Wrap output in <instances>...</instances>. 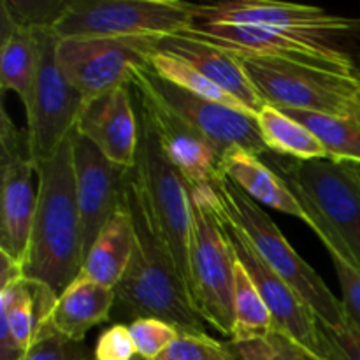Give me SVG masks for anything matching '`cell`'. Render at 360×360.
Listing matches in <instances>:
<instances>
[{"label": "cell", "mask_w": 360, "mask_h": 360, "mask_svg": "<svg viewBox=\"0 0 360 360\" xmlns=\"http://www.w3.org/2000/svg\"><path fill=\"white\" fill-rule=\"evenodd\" d=\"M125 204L132 217L136 245L129 267L115 287L111 320L129 326L139 319H160L181 333L204 334V320L190 301L134 169L127 185Z\"/></svg>", "instance_id": "obj_1"}, {"label": "cell", "mask_w": 360, "mask_h": 360, "mask_svg": "<svg viewBox=\"0 0 360 360\" xmlns=\"http://www.w3.org/2000/svg\"><path fill=\"white\" fill-rule=\"evenodd\" d=\"M37 206L25 260L23 278L46 285L56 297L83 273L84 246L74 181L72 136L58 153L35 167Z\"/></svg>", "instance_id": "obj_2"}, {"label": "cell", "mask_w": 360, "mask_h": 360, "mask_svg": "<svg viewBox=\"0 0 360 360\" xmlns=\"http://www.w3.org/2000/svg\"><path fill=\"white\" fill-rule=\"evenodd\" d=\"M269 165L285 179L313 221L326 248L360 271V172L357 164L301 162L267 153Z\"/></svg>", "instance_id": "obj_3"}, {"label": "cell", "mask_w": 360, "mask_h": 360, "mask_svg": "<svg viewBox=\"0 0 360 360\" xmlns=\"http://www.w3.org/2000/svg\"><path fill=\"white\" fill-rule=\"evenodd\" d=\"M211 186L225 220L243 232L260 259L301 295L316 319L327 326L343 322L347 313L341 299L329 290L316 271L292 248L269 214L225 176H220Z\"/></svg>", "instance_id": "obj_4"}, {"label": "cell", "mask_w": 360, "mask_h": 360, "mask_svg": "<svg viewBox=\"0 0 360 360\" xmlns=\"http://www.w3.org/2000/svg\"><path fill=\"white\" fill-rule=\"evenodd\" d=\"M188 193L192 206L190 299L204 322L231 338L234 327V250L225 234L213 186L188 185Z\"/></svg>", "instance_id": "obj_5"}, {"label": "cell", "mask_w": 360, "mask_h": 360, "mask_svg": "<svg viewBox=\"0 0 360 360\" xmlns=\"http://www.w3.org/2000/svg\"><path fill=\"white\" fill-rule=\"evenodd\" d=\"M236 56L266 105L281 111L360 118V72H334L264 56Z\"/></svg>", "instance_id": "obj_6"}, {"label": "cell", "mask_w": 360, "mask_h": 360, "mask_svg": "<svg viewBox=\"0 0 360 360\" xmlns=\"http://www.w3.org/2000/svg\"><path fill=\"white\" fill-rule=\"evenodd\" d=\"M193 25V4L178 0H67L56 39L167 37Z\"/></svg>", "instance_id": "obj_7"}, {"label": "cell", "mask_w": 360, "mask_h": 360, "mask_svg": "<svg viewBox=\"0 0 360 360\" xmlns=\"http://www.w3.org/2000/svg\"><path fill=\"white\" fill-rule=\"evenodd\" d=\"M179 35L227 49L239 56L288 60L334 72H360V65L343 41L320 35L274 27L221 23H193L179 32Z\"/></svg>", "instance_id": "obj_8"}, {"label": "cell", "mask_w": 360, "mask_h": 360, "mask_svg": "<svg viewBox=\"0 0 360 360\" xmlns=\"http://www.w3.org/2000/svg\"><path fill=\"white\" fill-rule=\"evenodd\" d=\"M139 144L134 174L141 183L148 204L171 252L179 276L190 295V232L192 206L186 179L169 162L148 120L137 111ZM192 301V299H190Z\"/></svg>", "instance_id": "obj_9"}, {"label": "cell", "mask_w": 360, "mask_h": 360, "mask_svg": "<svg viewBox=\"0 0 360 360\" xmlns=\"http://www.w3.org/2000/svg\"><path fill=\"white\" fill-rule=\"evenodd\" d=\"M56 35L39 34V62L27 111V137L35 167L58 153L76 130L88 98L69 83L56 62Z\"/></svg>", "instance_id": "obj_10"}, {"label": "cell", "mask_w": 360, "mask_h": 360, "mask_svg": "<svg viewBox=\"0 0 360 360\" xmlns=\"http://www.w3.org/2000/svg\"><path fill=\"white\" fill-rule=\"evenodd\" d=\"M162 37L56 39V62L69 83L86 98L130 84L134 72L150 67Z\"/></svg>", "instance_id": "obj_11"}, {"label": "cell", "mask_w": 360, "mask_h": 360, "mask_svg": "<svg viewBox=\"0 0 360 360\" xmlns=\"http://www.w3.org/2000/svg\"><path fill=\"white\" fill-rule=\"evenodd\" d=\"M130 86L153 95L197 132L202 134L218 151L220 160L232 148H241L257 157L271 153L262 139L257 116L252 112L188 94L158 76L151 67L137 69L130 79Z\"/></svg>", "instance_id": "obj_12"}, {"label": "cell", "mask_w": 360, "mask_h": 360, "mask_svg": "<svg viewBox=\"0 0 360 360\" xmlns=\"http://www.w3.org/2000/svg\"><path fill=\"white\" fill-rule=\"evenodd\" d=\"M0 253H6L21 266L37 206V188L32 183L35 164L28 148L27 130L16 129L6 111H2L0 123Z\"/></svg>", "instance_id": "obj_13"}, {"label": "cell", "mask_w": 360, "mask_h": 360, "mask_svg": "<svg viewBox=\"0 0 360 360\" xmlns=\"http://www.w3.org/2000/svg\"><path fill=\"white\" fill-rule=\"evenodd\" d=\"M193 23L274 27L343 42L360 32V20L333 14L320 7L269 0L193 4Z\"/></svg>", "instance_id": "obj_14"}, {"label": "cell", "mask_w": 360, "mask_h": 360, "mask_svg": "<svg viewBox=\"0 0 360 360\" xmlns=\"http://www.w3.org/2000/svg\"><path fill=\"white\" fill-rule=\"evenodd\" d=\"M72 160L76 199L79 210L84 257L109 218L125 199L130 171L109 160L97 146L72 132Z\"/></svg>", "instance_id": "obj_15"}, {"label": "cell", "mask_w": 360, "mask_h": 360, "mask_svg": "<svg viewBox=\"0 0 360 360\" xmlns=\"http://www.w3.org/2000/svg\"><path fill=\"white\" fill-rule=\"evenodd\" d=\"M0 257V360H23L58 297L23 278L20 264L6 253Z\"/></svg>", "instance_id": "obj_16"}, {"label": "cell", "mask_w": 360, "mask_h": 360, "mask_svg": "<svg viewBox=\"0 0 360 360\" xmlns=\"http://www.w3.org/2000/svg\"><path fill=\"white\" fill-rule=\"evenodd\" d=\"M134 105L148 120L165 157L192 186H211L221 176L213 144L158 98L130 86Z\"/></svg>", "instance_id": "obj_17"}, {"label": "cell", "mask_w": 360, "mask_h": 360, "mask_svg": "<svg viewBox=\"0 0 360 360\" xmlns=\"http://www.w3.org/2000/svg\"><path fill=\"white\" fill-rule=\"evenodd\" d=\"M220 210V207H218ZM221 214V213H220ZM224 218V229L231 241L232 250L239 262L245 266L252 278L253 285L259 290L260 297L266 302L267 309L271 311L274 320V327L283 330L285 334L297 341L299 345L311 352L319 359V319L313 313V309L302 301L301 295L281 280L266 262L259 257V253L253 250L248 239L239 232L231 221Z\"/></svg>", "instance_id": "obj_18"}, {"label": "cell", "mask_w": 360, "mask_h": 360, "mask_svg": "<svg viewBox=\"0 0 360 360\" xmlns=\"http://www.w3.org/2000/svg\"><path fill=\"white\" fill-rule=\"evenodd\" d=\"M76 132L97 146L111 162L134 169L139 122L129 84L88 98L77 120Z\"/></svg>", "instance_id": "obj_19"}, {"label": "cell", "mask_w": 360, "mask_h": 360, "mask_svg": "<svg viewBox=\"0 0 360 360\" xmlns=\"http://www.w3.org/2000/svg\"><path fill=\"white\" fill-rule=\"evenodd\" d=\"M157 49L192 65L217 86L227 91L243 109L252 112L253 116L266 108V102L257 94L241 60L234 53L179 34L162 37Z\"/></svg>", "instance_id": "obj_20"}, {"label": "cell", "mask_w": 360, "mask_h": 360, "mask_svg": "<svg viewBox=\"0 0 360 360\" xmlns=\"http://www.w3.org/2000/svg\"><path fill=\"white\" fill-rule=\"evenodd\" d=\"M220 172L255 202L299 218L306 225L313 227L311 218L306 213L290 186L269 164L260 160L257 155L241 148H232L221 157Z\"/></svg>", "instance_id": "obj_21"}, {"label": "cell", "mask_w": 360, "mask_h": 360, "mask_svg": "<svg viewBox=\"0 0 360 360\" xmlns=\"http://www.w3.org/2000/svg\"><path fill=\"white\" fill-rule=\"evenodd\" d=\"M115 301V288L104 287L81 273L56 299L46 323L60 336L83 343L94 327L111 322Z\"/></svg>", "instance_id": "obj_22"}, {"label": "cell", "mask_w": 360, "mask_h": 360, "mask_svg": "<svg viewBox=\"0 0 360 360\" xmlns=\"http://www.w3.org/2000/svg\"><path fill=\"white\" fill-rule=\"evenodd\" d=\"M136 245L132 217L125 199L84 257L83 274L104 287L115 288L129 267Z\"/></svg>", "instance_id": "obj_23"}, {"label": "cell", "mask_w": 360, "mask_h": 360, "mask_svg": "<svg viewBox=\"0 0 360 360\" xmlns=\"http://www.w3.org/2000/svg\"><path fill=\"white\" fill-rule=\"evenodd\" d=\"M41 32L18 27L2 16L0 83H2V91H14L21 98L25 108L30 102L35 74H37Z\"/></svg>", "instance_id": "obj_24"}, {"label": "cell", "mask_w": 360, "mask_h": 360, "mask_svg": "<svg viewBox=\"0 0 360 360\" xmlns=\"http://www.w3.org/2000/svg\"><path fill=\"white\" fill-rule=\"evenodd\" d=\"M257 122L264 143L271 153L301 162L327 158V151L319 137L281 109L266 105L257 115Z\"/></svg>", "instance_id": "obj_25"}, {"label": "cell", "mask_w": 360, "mask_h": 360, "mask_svg": "<svg viewBox=\"0 0 360 360\" xmlns=\"http://www.w3.org/2000/svg\"><path fill=\"white\" fill-rule=\"evenodd\" d=\"M283 112L301 122L319 137L329 160L360 165V118H338L301 111Z\"/></svg>", "instance_id": "obj_26"}, {"label": "cell", "mask_w": 360, "mask_h": 360, "mask_svg": "<svg viewBox=\"0 0 360 360\" xmlns=\"http://www.w3.org/2000/svg\"><path fill=\"white\" fill-rule=\"evenodd\" d=\"M232 311H234V327H232L231 336L232 341L248 340V338L260 336V334H266L271 329H274L273 315L267 309L266 302L260 297L248 271L239 262L238 257H236Z\"/></svg>", "instance_id": "obj_27"}, {"label": "cell", "mask_w": 360, "mask_h": 360, "mask_svg": "<svg viewBox=\"0 0 360 360\" xmlns=\"http://www.w3.org/2000/svg\"><path fill=\"white\" fill-rule=\"evenodd\" d=\"M150 67L158 74L160 77H164L169 83L176 84L181 90L188 91V94L197 95L200 98H206V101L218 102V104L231 105V108L243 109L238 104V101L231 97L227 91L221 90L220 86L213 83V81L207 79L204 74H200L199 70L193 69L192 65H188L183 60L176 58V56L169 55L164 51H155V55L151 56ZM246 111V109H243Z\"/></svg>", "instance_id": "obj_28"}, {"label": "cell", "mask_w": 360, "mask_h": 360, "mask_svg": "<svg viewBox=\"0 0 360 360\" xmlns=\"http://www.w3.org/2000/svg\"><path fill=\"white\" fill-rule=\"evenodd\" d=\"M238 360H319L280 329L248 340L227 341Z\"/></svg>", "instance_id": "obj_29"}, {"label": "cell", "mask_w": 360, "mask_h": 360, "mask_svg": "<svg viewBox=\"0 0 360 360\" xmlns=\"http://www.w3.org/2000/svg\"><path fill=\"white\" fill-rule=\"evenodd\" d=\"M319 360H360V323L347 315L338 326L319 320Z\"/></svg>", "instance_id": "obj_30"}, {"label": "cell", "mask_w": 360, "mask_h": 360, "mask_svg": "<svg viewBox=\"0 0 360 360\" xmlns=\"http://www.w3.org/2000/svg\"><path fill=\"white\" fill-rule=\"evenodd\" d=\"M136 352L146 360H157L178 340L181 330L160 319H139L129 323Z\"/></svg>", "instance_id": "obj_31"}, {"label": "cell", "mask_w": 360, "mask_h": 360, "mask_svg": "<svg viewBox=\"0 0 360 360\" xmlns=\"http://www.w3.org/2000/svg\"><path fill=\"white\" fill-rule=\"evenodd\" d=\"M67 2H21L2 0V16L28 30H53L65 11Z\"/></svg>", "instance_id": "obj_32"}, {"label": "cell", "mask_w": 360, "mask_h": 360, "mask_svg": "<svg viewBox=\"0 0 360 360\" xmlns=\"http://www.w3.org/2000/svg\"><path fill=\"white\" fill-rule=\"evenodd\" d=\"M157 360H238L231 345L195 333H179L178 340Z\"/></svg>", "instance_id": "obj_33"}, {"label": "cell", "mask_w": 360, "mask_h": 360, "mask_svg": "<svg viewBox=\"0 0 360 360\" xmlns=\"http://www.w3.org/2000/svg\"><path fill=\"white\" fill-rule=\"evenodd\" d=\"M23 360H90L83 343H74L60 336L46 323L35 336Z\"/></svg>", "instance_id": "obj_34"}, {"label": "cell", "mask_w": 360, "mask_h": 360, "mask_svg": "<svg viewBox=\"0 0 360 360\" xmlns=\"http://www.w3.org/2000/svg\"><path fill=\"white\" fill-rule=\"evenodd\" d=\"M136 357V345L130 336L129 326L115 323L98 336L94 360H134Z\"/></svg>", "instance_id": "obj_35"}, {"label": "cell", "mask_w": 360, "mask_h": 360, "mask_svg": "<svg viewBox=\"0 0 360 360\" xmlns=\"http://www.w3.org/2000/svg\"><path fill=\"white\" fill-rule=\"evenodd\" d=\"M330 259H333L334 271L340 280L341 292H343V308L347 316L360 323V271L355 269L347 259L340 255L338 252L330 250Z\"/></svg>", "instance_id": "obj_36"}, {"label": "cell", "mask_w": 360, "mask_h": 360, "mask_svg": "<svg viewBox=\"0 0 360 360\" xmlns=\"http://www.w3.org/2000/svg\"><path fill=\"white\" fill-rule=\"evenodd\" d=\"M134 360H146V359H143V357H139V355H137V357L134 359Z\"/></svg>", "instance_id": "obj_37"}, {"label": "cell", "mask_w": 360, "mask_h": 360, "mask_svg": "<svg viewBox=\"0 0 360 360\" xmlns=\"http://www.w3.org/2000/svg\"><path fill=\"white\" fill-rule=\"evenodd\" d=\"M357 167H359V172H360V165H357Z\"/></svg>", "instance_id": "obj_38"}]
</instances>
